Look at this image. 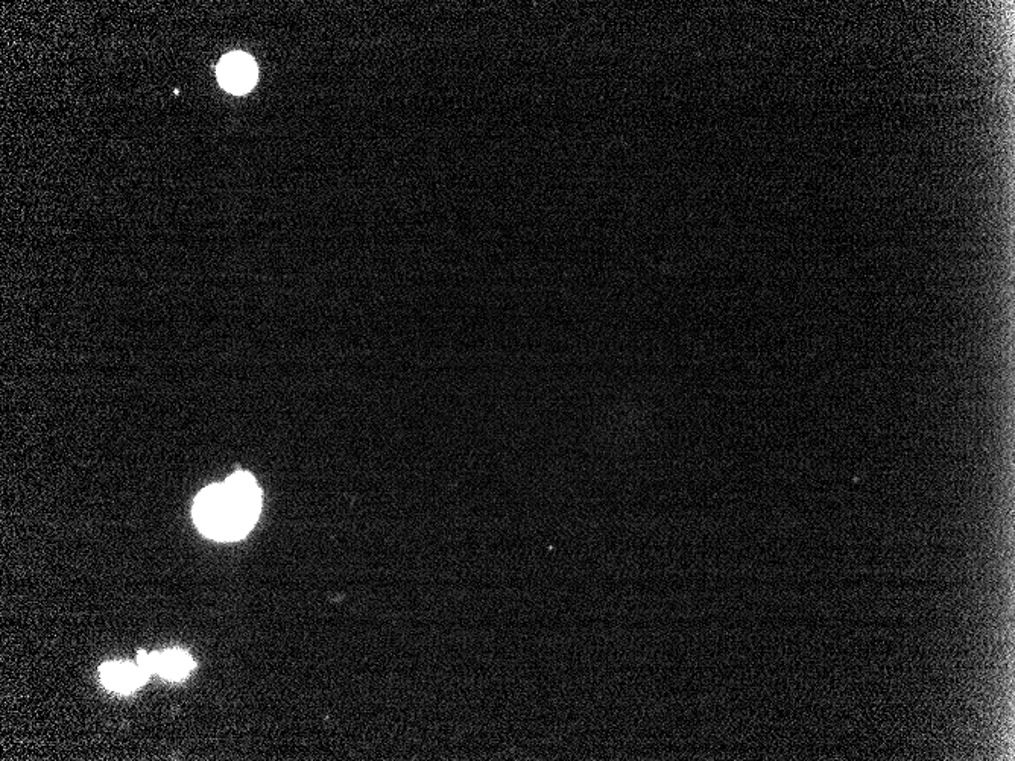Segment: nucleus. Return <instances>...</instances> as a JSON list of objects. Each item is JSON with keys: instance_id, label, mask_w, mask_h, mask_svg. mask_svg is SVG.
I'll return each mask as SVG.
<instances>
[{"instance_id": "f257e3e1", "label": "nucleus", "mask_w": 1015, "mask_h": 761, "mask_svg": "<svg viewBox=\"0 0 1015 761\" xmlns=\"http://www.w3.org/2000/svg\"><path fill=\"white\" fill-rule=\"evenodd\" d=\"M260 490L251 474L238 471L224 484L201 491L193 505V520L207 537L221 541L245 537L259 518Z\"/></svg>"}, {"instance_id": "f03ea898", "label": "nucleus", "mask_w": 1015, "mask_h": 761, "mask_svg": "<svg viewBox=\"0 0 1015 761\" xmlns=\"http://www.w3.org/2000/svg\"><path fill=\"white\" fill-rule=\"evenodd\" d=\"M221 86L234 95H242L253 89L257 81V66L253 58L242 52H233L222 58L218 67Z\"/></svg>"}, {"instance_id": "7ed1b4c3", "label": "nucleus", "mask_w": 1015, "mask_h": 761, "mask_svg": "<svg viewBox=\"0 0 1015 761\" xmlns=\"http://www.w3.org/2000/svg\"><path fill=\"white\" fill-rule=\"evenodd\" d=\"M137 661L148 672H157L163 678L171 679V681L183 679L193 669L192 658L186 652L181 651H169L163 652V654L151 655L140 652Z\"/></svg>"}, {"instance_id": "20e7f679", "label": "nucleus", "mask_w": 1015, "mask_h": 761, "mask_svg": "<svg viewBox=\"0 0 1015 761\" xmlns=\"http://www.w3.org/2000/svg\"><path fill=\"white\" fill-rule=\"evenodd\" d=\"M148 670L131 663H108L101 667L102 683L113 692L130 693L145 683Z\"/></svg>"}]
</instances>
